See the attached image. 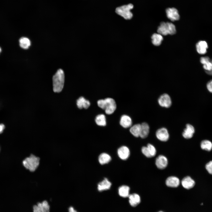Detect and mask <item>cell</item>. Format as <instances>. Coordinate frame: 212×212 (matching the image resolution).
Listing matches in <instances>:
<instances>
[{
	"mask_svg": "<svg viewBox=\"0 0 212 212\" xmlns=\"http://www.w3.org/2000/svg\"><path fill=\"white\" fill-rule=\"evenodd\" d=\"M147 147L152 157L154 156L156 153V149L155 147L149 143L148 144Z\"/></svg>",
	"mask_w": 212,
	"mask_h": 212,
	"instance_id": "cell-29",
	"label": "cell"
},
{
	"mask_svg": "<svg viewBox=\"0 0 212 212\" xmlns=\"http://www.w3.org/2000/svg\"><path fill=\"white\" fill-rule=\"evenodd\" d=\"M77 105L80 109H87L90 106V102L83 97H80L77 100Z\"/></svg>",
	"mask_w": 212,
	"mask_h": 212,
	"instance_id": "cell-19",
	"label": "cell"
},
{
	"mask_svg": "<svg viewBox=\"0 0 212 212\" xmlns=\"http://www.w3.org/2000/svg\"><path fill=\"white\" fill-rule=\"evenodd\" d=\"M110 155L106 153H101L98 157V161L101 165H104L109 163L111 160Z\"/></svg>",
	"mask_w": 212,
	"mask_h": 212,
	"instance_id": "cell-23",
	"label": "cell"
},
{
	"mask_svg": "<svg viewBox=\"0 0 212 212\" xmlns=\"http://www.w3.org/2000/svg\"><path fill=\"white\" fill-rule=\"evenodd\" d=\"M158 102L160 106L165 108L169 107L172 104V101L170 96L166 93L163 94L159 97Z\"/></svg>",
	"mask_w": 212,
	"mask_h": 212,
	"instance_id": "cell-6",
	"label": "cell"
},
{
	"mask_svg": "<svg viewBox=\"0 0 212 212\" xmlns=\"http://www.w3.org/2000/svg\"><path fill=\"white\" fill-rule=\"evenodd\" d=\"M117 153L119 157L122 160H125L129 157L130 151L129 148L125 146H122L118 149Z\"/></svg>",
	"mask_w": 212,
	"mask_h": 212,
	"instance_id": "cell-11",
	"label": "cell"
},
{
	"mask_svg": "<svg viewBox=\"0 0 212 212\" xmlns=\"http://www.w3.org/2000/svg\"><path fill=\"white\" fill-rule=\"evenodd\" d=\"M157 32L162 35H173L176 32V27L172 23L162 22L158 28Z\"/></svg>",
	"mask_w": 212,
	"mask_h": 212,
	"instance_id": "cell-3",
	"label": "cell"
},
{
	"mask_svg": "<svg viewBox=\"0 0 212 212\" xmlns=\"http://www.w3.org/2000/svg\"><path fill=\"white\" fill-rule=\"evenodd\" d=\"M201 147L203 150L210 151L212 149V143L208 140H204L201 142Z\"/></svg>",
	"mask_w": 212,
	"mask_h": 212,
	"instance_id": "cell-28",
	"label": "cell"
},
{
	"mask_svg": "<svg viewBox=\"0 0 212 212\" xmlns=\"http://www.w3.org/2000/svg\"><path fill=\"white\" fill-rule=\"evenodd\" d=\"M157 167L160 169L165 168L168 164V160L165 156L160 155L156 158L155 162Z\"/></svg>",
	"mask_w": 212,
	"mask_h": 212,
	"instance_id": "cell-10",
	"label": "cell"
},
{
	"mask_svg": "<svg viewBox=\"0 0 212 212\" xmlns=\"http://www.w3.org/2000/svg\"><path fill=\"white\" fill-rule=\"evenodd\" d=\"M19 43L20 47L24 49H28L31 45L30 40L26 37H21L19 40Z\"/></svg>",
	"mask_w": 212,
	"mask_h": 212,
	"instance_id": "cell-27",
	"label": "cell"
},
{
	"mask_svg": "<svg viewBox=\"0 0 212 212\" xmlns=\"http://www.w3.org/2000/svg\"><path fill=\"white\" fill-rule=\"evenodd\" d=\"M141 151L143 154L147 157L148 158L152 157L147 146L143 147L142 148Z\"/></svg>",
	"mask_w": 212,
	"mask_h": 212,
	"instance_id": "cell-30",
	"label": "cell"
},
{
	"mask_svg": "<svg viewBox=\"0 0 212 212\" xmlns=\"http://www.w3.org/2000/svg\"><path fill=\"white\" fill-rule=\"evenodd\" d=\"M40 158L35 155L32 154L29 157L26 158L22 162L25 168L30 171L35 170L39 164Z\"/></svg>",
	"mask_w": 212,
	"mask_h": 212,
	"instance_id": "cell-2",
	"label": "cell"
},
{
	"mask_svg": "<svg viewBox=\"0 0 212 212\" xmlns=\"http://www.w3.org/2000/svg\"><path fill=\"white\" fill-rule=\"evenodd\" d=\"M120 123V125L124 128H127L131 127L132 122L131 117L129 116L124 115L121 117Z\"/></svg>",
	"mask_w": 212,
	"mask_h": 212,
	"instance_id": "cell-15",
	"label": "cell"
},
{
	"mask_svg": "<svg viewBox=\"0 0 212 212\" xmlns=\"http://www.w3.org/2000/svg\"><path fill=\"white\" fill-rule=\"evenodd\" d=\"M141 125L140 137L142 138H145L148 135L150 130L149 126L147 123L145 122L142 123Z\"/></svg>",
	"mask_w": 212,
	"mask_h": 212,
	"instance_id": "cell-21",
	"label": "cell"
},
{
	"mask_svg": "<svg viewBox=\"0 0 212 212\" xmlns=\"http://www.w3.org/2000/svg\"><path fill=\"white\" fill-rule=\"evenodd\" d=\"M179 179L176 177L171 176L168 177L165 181L166 186L171 188H176L180 184Z\"/></svg>",
	"mask_w": 212,
	"mask_h": 212,
	"instance_id": "cell-13",
	"label": "cell"
},
{
	"mask_svg": "<svg viewBox=\"0 0 212 212\" xmlns=\"http://www.w3.org/2000/svg\"><path fill=\"white\" fill-rule=\"evenodd\" d=\"M1 48L0 47V53H1Z\"/></svg>",
	"mask_w": 212,
	"mask_h": 212,
	"instance_id": "cell-37",
	"label": "cell"
},
{
	"mask_svg": "<svg viewBox=\"0 0 212 212\" xmlns=\"http://www.w3.org/2000/svg\"><path fill=\"white\" fill-rule=\"evenodd\" d=\"M196 47L198 52L200 54H205L208 48L207 42L204 41H201L198 42L196 44Z\"/></svg>",
	"mask_w": 212,
	"mask_h": 212,
	"instance_id": "cell-18",
	"label": "cell"
},
{
	"mask_svg": "<svg viewBox=\"0 0 212 212\" xmlns=\"http://www.w3.org/2000/svg\"><path fill=\"white\" fill-rule=\"evenodd\" d=\"M105 113L107 115L113 113L116 108V105L115 100L111 98H107L105 99Z\"/></svg>",
	"mask_w": 212,
	"mask_h": 212,
	"instance_id": "cell-5",
	"label": "cell"
},
{
	"mask_svg": "<svg viewBox=\"0 0 212 212\" xmlns=\"http://www.w3.org/2000/svg\"><path fill=\"white\" fill-rule=\"evenodd\" d=\"M207 87L208 90L212 93V80L208 82L207 84Z\"/></svg>",
	"mask_w": 212,
	"mask_h": 212,
	"instance_id": "cell-33",
	"label": "cell"
},
{
	"mask_svg": "<svg viewBox=\"0 0 212 212\" xmlns=\"http://www.w3.org/2000/svg\"><path fill=\"white\" fill-rule=\"evenodd\" d=\"M156 136L158 140L163 142L167 141L169 137L168 130L164 127L158 129L156 132Z\"/></svg>",
	"mask_w": 212,
	"mask_h": 212,
	"instance_id": "cell-9",
	"label": "cell"
},
{
	"mask_svg": "<svg viewBox=\"0 0 212 212\" xmlns=\"http://www.w3.org/2000/svg\"><path fill=\"white\" fill-rule=\"evenodd\" d=\"M194 132V127L192 125L188 124H186V128L182 133V135L186 139H190L192 137Z\"/></svg>",
	"mask_w": 212,
	"mask_h": 212,
	"instance_id": "cell-12",
	"label": "cell"
},
{
	"mask_svg": "<svg viewBox=\"0 0 212 212\" xmlns=\"http://www.w3.org/2000/svg\"><path fill=\"white\" fill-rule=\"evenodd\" d=\"M152 44L155 46L160 45L163 39L162 35L159 33H154L152 37Z\"/></svg>",
	"mask_w": 212,
	"mask_h": 212,
	"instance_id": "cell-24",
	"label": "cell"
},
{
	"mask_svg": "<svg viewBox=\"0 0 212 212\" xmlns=\"http://www.w3.org/2000/svg\"><path fill=\"white\" fill-rule=\"evenodd\" d=\"M95 120L96 124L99 126H105L106 125V117L103 114L97 115L95 117Z\"/></svg>",
	"mask_w": 212,
	"mask_h": 212,
	"instance_id": "cell-25",
	"label": "cell"
},
{
	"mask_svg": "<svg viewBox=\"0 0 212 212\" xmlns=\"http://www.w3.org/2000/svg\"><path fill=\"white\" fill-rule=\"evenodd\" d=\"M128 197L129 203L132 207L136 206L140 202V197L137 193H134L130 194Z\"/></svg>",
	"mask_w": 212,
	"mask_h": 212,
	"instance_id": "cell-16",
	"label": "cell"
},
{
	"mask_svg": "<svg viewBox=\"0 0 212 212\" xmlns=\"http://www.w3.org/2000/svg\"><path fill=\"white\" fill-rule=\"evenodd\" d=\"M205 168L208 173L212 175V161L207 163L206 165Z\"/></svg>",
	"mask_w": 212,
	"mask_h": 212,
	"instance_id": "cell-31",
	"label": "cell"
},
{
	"mask_svg": "<svg viewBox=\"0 0 212 212\" xmlns=\"http://www.w3.org/2000/svg\"><path fill=\"white\" fill-rule=\"evenodd\" d=\"M53 90L55 92H61L64 86V75L63 70L58 69L52 78Z\"/></svg>",
	"mask_w": 212,
	"mask_h": 212,
	"instance_id": "cell-1",
	"label": "cell"
},
{
	"mask_svg": "<svg viewBox=\"0 0 212 212\" xmlns=\"http://www.w3.org/2000/svg\"><path fill=\"white\" fill-rule=\"evenodd\" d=\"M200 62L203 64V67L206 72L212 70V63L209 57H201L200 59Z\"/></svg>",
	"mask_w": 212,
	"mask_h": 212,
	"instance_id": "cell-20",
	"label": "cell"
},
{
	"mask_svg": "<svg viewBox=\"0 0 212 212\" xmlns=\"http://www.w3.org/2000/svg\"><path fill=\"white\" fill-rule=\"evenodd\" d=\"M158 212H163V211H158Z\"/></svg>",
	"mask_w": 212,
	"mask_h": 212,
	"instance_id": "cell-38",
	"label": "cell"
},
{
	"mask_svg": "<svg viewBox=\"0 0 212 212\" xmlns=\"http://www.w3.org/2000/svg\"><path fill=\"white\" fill-rule=\"evenodd\" d=\"M49 206L48 202L44 201L39 203L33 207L34 212H49Z\"/></svg>",
	"mask_w": 212,
	"mask_h": 212,
	"instance_id": "cell-7",
	"label": "cell"
},
{
	"mask_svg": "<svg viewBox=\"0 0 212 212\" xmlns=\"http://www.w3.org/2000/svg\"><path fill=\"white\" fill-rule=\"evenodd\" d=\"M5 125L2 123H0V134L2 133L5 128Z\"/></svg>",
	"mask_w": 212,
	"mask_h": 212,
	"instance_id": "cell-34",
	"label": "cell"
},
{
	"mask_svg": "<svg viewBox=\"0 0 212 212\" xmlns=\"http://www.w3.org/2000/svg\"><path fill=\"white\" fill-rule=\"evenodd\" d=\"M211 62L212 63V60L211 61ZM206 72L209 75H212V69L210 71Z\"/></svg>",
	"mask_w": 212,
	"mask_h": 212,
	"instance_id": "cell-36",
	"label": "cell"
},
{
	"mask_svg": "<svg viewBox=\"0 0 212 212\" xmlns=\"http://www.w3.org/2000/svg\"><path fill=\"white\" fill-rule=\"evenodd\" d=\"M141 125L140 124H135L132 126L130 131L131 134L136 137H140Z\"/></svg>",
	"mask_w": 212,
	"mask_h": 212,
	"instance_id": "cell-26",
	"label": "cell"
},
{
	"mask_svg": "<svg viewBox=\"0 0 212 212\" xmlns=\"http://www.w3.org/2000/svg\"><path fill=\"white\" fill-rule=\"evenodd\" d=\"M111 186V183L107 178H105L97 185V189L99 191L108 190Z\"/></svg>",
	"mask_w": 212,
	"mask_h": 212,
	"instance_id": "cell-17",
	"label": "cell"
},
{
	"mask_svg": "<svg viewBox=\"0 0 212 212\" xmlns=\"http://www.w3.org/2000/svg\"><path fill=\"white\" fill-rule=\"evenodd\" d=\"M130 187L126 185L120 186L118 189V194L120 196L123 198L128 197L129 194Z\"/></svg>",
	"mask_w": 212,
	"mask_h": 212,
	"instance_id": "cell-22",
	"label": "cell"
},
{
	"mask_svg": "<svg viewBox=\"0 0 212 212\" xmlns=\"http://www.w3.org/2000/svg\"><path fill=\"white\" fill-rule=\"evenodd\" d=\"M181 184L183 188L189 189L194 186L195 183L194 180L190 176H187L183 178L181 181Z\"/></svg>",
	"mask_w": 212,
	"mask_h": 212,
	"instance_id": "cell-14",
	"label": "cell"
},
{
	"mask_svg": "<svg viewBox=\"0 0 212 212\" xmlns=\"http://www.w3.org/2000/svg\"><path fill=\"white\" fill-rule=\"evenodd\" d=\"M133 5L129 4L118 7L116 9L115 12L118 15L126 20L131 19L133 14L130 10L133 9Z\"/></svg>",
	"mask_w": 212,
	"mask_h": 212,
	"instance_id": "cell-4",
	"label": "cell"
},
{
	"mask_svg": "<svg viewBox=\"0 0 212 212\" xmlns=\"http://www.w3.org/2000/svg\"><path fill=\"white\" fill-rule=\"evenodd\" d=\"M167 17L172 21L178 20L180 16L178 10L174 8H169L166 10Z\"/></svg>",
	"mask_w": 212,
	"mask_h": 212,
	"instance_id": "cell-8",
	"label": "cell"
},
{
	"mask_svg": "<svg viewBox=\"0 0 212 212\" xmlns=\"http://www.w3.org/2000/svg\"><path fill=\"white\" fill-rule=\"evenodd\" d=\"M97 104L99 107L105 110V99H100L97 102Z\"/></svg>",
	"mask_w": 212,
	"mask_h": 212,
	"instance_id": "cell-32",
	"label": "cell"
},
{
	"mask_svg": "<svg viewBox=\"0 0 212 212\" xmlns=\"http://www.w3.org/2000/svg\"><path fill=\"white\" fill-rule=\"evenodd\" d=\"M69 212H77L72 207H70L69 208Z\"/></svg>",
	"mask_w": 212,
	"mask_h": 212,
	"instance_id": "cell-35",
	"label": "cell"
}]
</instances>
